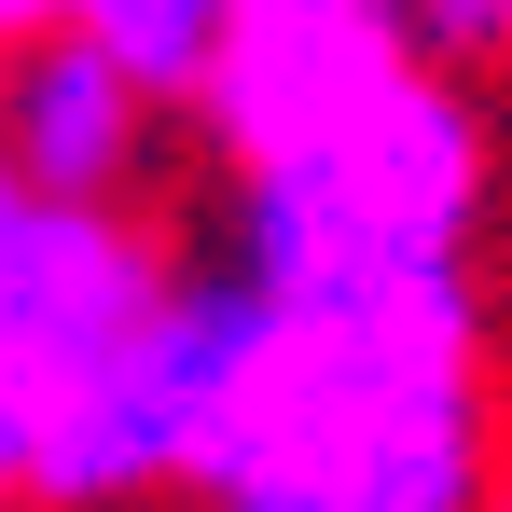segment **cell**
Returning <instances> with one entry per match:
<instances>
[{
    "label": "cell",
    "instance_id": "3957f363",
    "mask_svg": "<svg viewBox=\"0 0 512 512\" xmlns=\"http://www.w3.org/2000/svg\"><path fill=\"white\" fill-rule=\"evenodd\" d=\"M250 319L236 263H167L111 333L42 388V443H28V512H153L180 499V457L222 402V360Z\"/></svg>",
    "mask_w": 512,
    "mask_h": 512
},
{
    "label": "cell",
    "instance_id": "ba28073f",
    "mask_svg": "<svg viewBox=\"0 0 512 512\" xmlns=\"http://www.w3.org/2000/svg\"><path fill=\"white\" fill-rule=\"evenodd\" d=\"M42 388H56V374L0 346V512H28V443H42Z\"/></svg>",
    "mask_w": 512,
    "mask_h": 512
},
{
    "label": "cell",
    "instance_id": "52a82bcc",
    "mask_svg": "<svg viewBox=\"0 0 512 512\" xmlns=\"http://www.w3.org/2000/svg\"><path fill=\"white\" fill-rule=\"evenodd\" d=\"M429 70H512V0H402Z\"/></svg>",
    "mask_w": 512,
    "mask_h": 512
},
{
    "label": "cell",
    "instance_id": "6da1fadb",
    "mask_svg": "<svg viewBox=\"0 0 512 512\" xmlns=\"http://www.w3.org/2000/svg\"><path fill=\"white\" fill-rule=\"evenodd\" d=\"M499 485V319L485 277L250 291L180 512H485Z\"/></svg>",
    "mask_w": 512,
    "mask_h": 512
},
{
    "label": "cell",
    "instance_id": "8992f818",
    "mask_svg": "<svg viewBox=\"0 0 512 512\" xmlns=\"http://www.w3.org/2000/svg\"><path fill=\"white\" fill-rule=\"evenodd\" d=\"M42 28L97 42L139 97H167V111H180L194 70H208V42H222V0H42Z\"/></svg>",
    "mask_w": 512,
    "mask_h": 512
},
{
    "label": "cell",
    "instance_id": "7a4b0ae2",
    "mask_svg": "<svg viewBox=\"0 0 512 512\" xmlns=\"http://www.w3.org/2000/svg\"><path fill=\"white\" fill-rule=\"evenodd\" d=\"M236 180V277L277 305L319 291H402V277H485V222H499V139L471 70L402 56L388 84H360L346 111L291 125L277 153Z\"/></svg>",
    "mask_w": 512,
    "mask_h": 512
},
{
    "label": "cell",
    "instance_id": "30bf717a",
    "mask_svg": "<svg viewBox=\"0 0 512 512\" xmlns=\"http://www.w3.org/2000/svg\"><path fill=\"white\" fill-rule=\"evenodd\" d=\"M14 208H28V194H14V167H0V236H14Z\"/></svg>",
    "mask_w": 512,
    "mask_h": 512
},
{
    "label": "cell",
    "instance_id": "5b68a950",
    "mask_svg": "<svg viewBox=\"0 0 512 512\" xmlns=\"http://www.w3.org/2000/svg\"><path fill=\"white\" fill-rule=\"evenodd\" d=\"M167 97H139L97 42L70 28H14L0 42V167L42 208H153V153H167Z\"/></svg>",
    "mask_w": 512,
    "mask_h": 512
},
{
    "label": "cell",
    "instance_id": "9c48e42d",
    "mask_svg": "<svg viewBox=\"0 0 512 512\" xmlns=\"http://www.w3.org/2000/svg\"><path fill=\"white\" fill-rule=\"evenodd\" d=\"M14 28H42V0H0V42H14Z\"/></svg>",
    "mask_w": 512,
    "mask_h": 512
},
{
    "label": "cell",
    "instance_id": "277c9868",
    "mask_svg": "<svg viewBox=\"0 0 512 512\" xmlns=\"http://www.w3.org/2000/svg\"><path fill=\"white\" fill-rule=\"evenodd\" d=\"M402 56H416V14L402 0H222V42H208V70L180 97V125L222 167H250L291 125H319L360 84H388Z\"/></svg>",
    "mask_w": 512,
    "mask_h": 512
},
{
    "label": "cell",
    "instance_id": "8fae6325",
    "mask_svg": "<svg viewBox=\"0 0 512 512\" xmlns=\"http://www.w3.org/2000/svg\"><path fill=\"white\" fill-rule=\"evenodd\" d=\"M485 512H512V485H485Z\"/></svg>",
    "mask_w": 512,
    "mask_h": 512
}]
</instances>
